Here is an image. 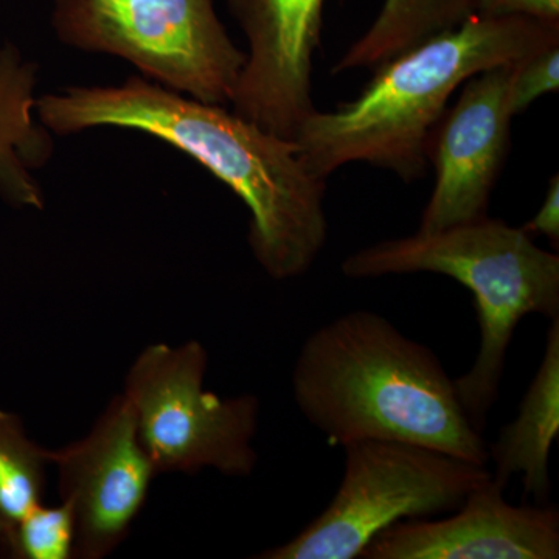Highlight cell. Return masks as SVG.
<instances>
[{
    "label": "cell",
    "mask_w": 559,
    "mask_h": 559,
    "mask_svg": "<svg viewBox=\"0 0 559 559\" xmlns=\"http://www.w3.org/2000/svg\"><path fill=\"white\" fill-rule=\"evenodd\" d=\"M36 116L51 134L119 128L189 154L245 202L250 250L274 280L300 277L326 245V182L308 170L296 140L278 138L223 105L130 76L119 86L40 95Z\"/></svg>",
    "instance_id": "cell-1"
},
{
    "label": "cell",
    "mask_w": 559,
    "mask_h": 559,
    "mask_svg": "<svg viewBox=\"0 0 559 559\" xmlns=\"http://www.w3.org/2000/svg\"><path fill=\"white\" fill-rule=\"evenodd\" d=\"M290 384L301 415L331 447L393 440L489 463L488 444L436 353L377 312H347L316 330Z\"/></svg>",
    "instance_id": "cell-2"
},
{
    "label": "cell",
    "mask_w": 559,
    "mask_h": 559,
    "mask_svg": "<svg viewBox=\"0 0 559 559\" xmlns=\"http://www.w3.org/2000/svg\"><path fill=\"white\" fill-rule=\"evenodd\" d=\"M557 44L559 24L473 14L374 69L355 100L325 112L316 109L294 139L301 159L323 180L349 162L384 168L404 182L425 178L430 132L455 91L476 73Z\"/></svg>",
    "instance_id": "cell-3"
},
{
    "label": "cell",
    "mask_w": 559,
    "mask_h": 559,
    "mask_svg": "<svg viewBox=\"0 0 559 559\" xmlns=\"http://www.w3.org/2000/svg\"><path fill=\"white\" fill-rule=\"evenodd\" d=\"M353 280L432 272L457 280L474 296L480 345L471 369L454 380L463 409L480 432L499 396L507 352L522 319L559 318V257L522 227L484 218L377 242L344 260Z\"/></svg>",
    "instance_id": "cell-4"
},
{
    "label": "cell",
    "mask_w": 559,
    "mask_h": 559,
    "mask_svg": "<svg viewBox=\"0 0 559 559\" xmlns=\"http://www.w3.org/2000/svg\"><path fill=\"white\" fill-rule=\"evenodd\" d=\"M51 28L70 49L120 58L210 105L231 102L248 60L213 0H53Z\"/></svg>",
    "instance_id": "cell-5"
},
{
    "label": "cell",
    "mask_w": 559,
    "mask_h": 559,
    "mask_svg": "<svg viewBox=\"0 0 559 559\" xmlns=\"http://www.w3.org/2000/svg\"><path fill=\"white\" fill-rule=\"evenodd\" d=\"M342 448L344 476L329 507L299 535L255 558L358 559L382 530L452 513L492 476L488 465L403 441Z\"/></svg>",
    "instance_id": "cell-6"
},
{
    "label": "cell",
    "mask_w": 559,
    "mask_h": 559,
    "mask_svg": "<svg viewBox=\"0 0 559 559\" xmlns=\"http://www.w3.org/2000/svg\"><path fill=\"white\" fill-rule=\"evenodd\" d=\"M209 355L198 341L151 344L139 353L121 395L134 412L140 443L157 473L215 469L249 477L257 466V396L221 399L204 388Z\"/></svg>",
    "instance_id": "cell-7"
},
{
    "label": "cell",
    "mask_w": 559,
    "mask_h": 559,
    "mask_svg": "<svg viewBox=\"0 0 559 559\" xmlns=\"http://www.w3.org/2000/svg\"><path fill=\"white\" fill-rule=\"evenodd\" d=\"M49 460L60 500L75 513L73 558L108 557L130 535L159 474L140 443L130 403L114 396L86 436L49 450Z\"/></svg>",
    "instance_id": "cell-8"
},
{
    "label": "cell",
    "mask_w": 559,
    "mask_h": 559,
    "mask_svg": "<svg viewBox=\"0 0 559 559\" xmlns=\"http://www.w3.org/2000/svg\"><path fill=\"white\" fill-rule=\"evenodd\" d=\"M511 64L484 70L460 86L428 140L436 187L418 231H437L488 215L489 200L511 143L507 92Z\"/></svg>",
    "instance_id": "cell-9"
},
{
    "label": "cell",
    "mask_w": 559,
    "mask_h": 559,
    "mask_svg": "<svg viewBox=\"0 0 559 559\" xmlns=\"http://www.w3.org/2000/svg\"><path fill=\"white\" fill-rule=\"evenodd\" d=\"M249 50L231 97L238 116L294 140L314 112L312 66L326 0H224Z\"/></svg>",
    "instance_id": "cell-10"
},
{
    "label": "cell",
    "mask_w": 559,
    "mask_h": 559,
    "mask_svg": "<svg viewBox=\"0 0 559 559\" xmlns=\"http://www.w3.org/2000/svg\"><path fill=\"white\" fill-rule=\"evenodd\" d=\"M503 489L491 476L450 518L396 522L374 536L360 559L559 558L557 507H516Z\"/></svg>",
    "instance_id": "cell-11"
},
{
    "label": "cell",
    "mask_w": 559,
    "mask_h": 559,
    "mask_svg": "<svg viewBox=\"0 0 559 559\" xmlns=\"http://www.w3.org/2000/svg\"><path fill=\"white\" fill-rule=\"evenodd\" d=\"M38 72L20 47L0 46V201L36 212L46 207L36 173L55 153L51 132L36 116Z\"/></svg>",
    "instance_id": "cell-12"
},
{
    "label": "cell",
    "mask_w": 559,
    "mask_h": 559,
    "mask_svg": "<svg viewBox=\"0 0 559 559\" xmlns=\"http://www.w3.org/2000/svg\"><path fill=\"white\" fill-rule=\"evenodd\" d=\"M558 433L559 318L551 320L543 362L522 399L520 414L488 447V460L496 466L492 479L507 485L513 474H521L525 498L549 503V459Z\"/></svg>",
    "instance_id": "cell-13"
},
{
    "label": "cell",
    "mask_w": 559,
    "mask_h": 559,
    "mask_svg": "<svg viewBox=\"0 0 559 559\" xmlns=\"http://www.w3.org/2000/svg\"><path fill=\"white\" fill-rule=\"evenodd\" d=\"M477 0H384L369 31L345 51L333 73L380 68L476 14Z\"/></svg>",
    "instance_id": "cell-14"
},
{
    "label": "cell",
    "mask_w": 559,
    "mask_h": 559,
    "mask_svg": "<svg viewBox=\"0 0 559 559\" xmlns=\"http://www.w3.org/2000/svg\"><path fill=\"white\" fill-rule=\"evenodd\" d=\"M49 450L28 437L20 415L0 409V546L44 503Z\"/></svg>",
    "instance_id": "cell-15"
},
{
    "label": "cell",
    "mask_w": 559,
    "mask_h": 559,
    "mask_svg": "<svg viewBox=\"0 0 559 559\" xmlns=\"http://www.w3.org/2000/svg\"><path fill=\"white\" fill-rule=\"evenodd\" d=\"M75 513L68 502L40 503L0 546V555L13 559H70L75 555Z\"/></svg>",
    "instance_id": "cell-16"
},
{
    "label": "cell",
    "mask_w": 559,
    "mask_h": 559,
    "mask_svg": "<svg viewBox=\"0 0 559 559\" xmlns=\"http://www.w3.org/2000/svg\"><path fill=\"white\" fill-rule=\"evenodd\" d=\"M559 44L514 62L507 92L511 116H521L543 95L558 92Z\"/></svg>",
    "instance_id": "cell-17"
},
{
    "label": "cell",
    "mask_w": 559,
    "mask_h": 559,
    "mask_svg": "<svg viewBox=\"0 0 559 559\" xmlns=\"http://www.w3.org/2000/svg\"><path fill=\"white\" fill-rule=\"evenodd\" d=\"M476 13L485 16H525L559 24V0H477Z\"/></svg>",
    "instance_id": "cell-18"
},
{
    "label": "cell",
    "mask_w": 559,
    "mask_h": 559,
    "mask_svg": "<svg viewBox=\"0 0 559 559\" xmlns=\"http://www.w3.org/2000/svg\"><path fill=\"white\" fill-rule=\"evenodd\" d=\"M527 234L544 235L555 249L559 246V176H551L543 207L522 227Z\"/></svg>",
    "instance_id": "cell-19"
}]
</instances>
